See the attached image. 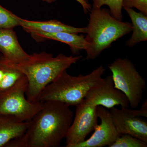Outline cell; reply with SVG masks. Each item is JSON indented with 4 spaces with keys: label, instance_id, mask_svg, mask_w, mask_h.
<instances>
[{
    "label": "cell",
    "instance_id": "ac0fdd59",
    "mask_svg": "<svg viewBox=\"0 0 147 147\" xmlns=\"http://www.w3.org/2000/svg\"><path fill=\"white\" fill-rule=\"evenodd\" d=\"M147 143L129 135L121 134L110 147H147Z\"/></svg>",
    "mask_w": 147,
    "mask_h": 147
},
{
    "label": "cell",
    "instance_id": "603a6c76",
    "mask_svg": "<svg viewBox=\"0 0 147 147\" xmlns=\"http://www.w3.org/2000/svg\"><path fill=\"white\" fill-rule=\"evenodd\" d=\"M84 1H85L87 3H88V1L90 0H84ZM92 1H93V0H92Z\"/></svg>",
    "mask_w": 147,
    "mask_h": 147
},
{
    "label": "cell",
    "instance_id": "44dd1931",
    "mask_svg": "<svg viewBox=\"0 0 147 147\" xmlns=\"http://www.w3.org/2000/svg\"><path fill=\"white\" fill-rule=\"evenodd\" d=\"M125 110L129 113L133 115L139 117H147V100L146 99L142 104V107L139 110H130L127 108H125Z\"/></svg>",
    "mask_w": 147,
    "mask_h": 147
},
{
    "label": "cell",
    "instance_id": "7a4b0ae2",
    "mask_svg": "<svg viewBox=\"0 0 147 147\" xmlns=\"http://www.w3.org/2000/svg\"><path fill=\"white\" fill-rule=\"evenodd\" d=\"M82 57L62 54L55 57L51 53L42 52L33 53L30 60L24 63H11L5 61L26 76L28 82L26 97L31 102H37L45 87Z\"/></svg>",
    "mask_w": 147,
    "mask_h": 147
},
{
    "label": "cell",
    "instance_id": "7c38bea8",
    "mask_svg": "<svg viewBox=\"0 0 147 147\" xmlns=\"http://www.w3.org/2000/svg\"><path fill=\"white\" fill-rule=\"evenodd\" d=\"M16 19L19 26L25 31L29 33L32 32H41L53 33L60 32H67L73 33L86 34L87 28H76L65 25L58 20L48 21H30L23 19L16 16Z\"/></svg>",
    "mask_w": 147,
    "mask_h": 147
},
{
    "label": "cell",
    "instance_id": "52a82bcc",
    "mask_svg": "<svg viewBox=\"0 0 147 147\" xmlns=\"http://www.w3.org/2000/svg\"><path fill=\"white\" fill-rule=\"evenodd\" d=\"M76 107L73 121L65 137L66 147H75L84 142L98 124L97 106L84 98Z\"/></svg>",
    "mask_w": 147,
    "mask_h": 147
},
{
    "label": "cell",
    "instance_id": "4fadbf2b",
    "mask_svg": "<svg viewBox=\"0 0 147 147\" xmlns=\"http://www.w3.org/2000/svg\"><path fill=\"white\" fill-rule=\"evenodd\" d=\"M36 42H40L47 39L53 40L67 44L70 47L72 54L79 55L82 50H86L88 44L83 35L67 32L49 33L41 32H32L29 33Z\"/></svg>",
    "mask_w": 147,
    "mask_h": 147
},
{
    "label": "cell",
    "instance_id": "277c9868",
    "mask_svg": "<svg viewBox=\"0 0 147 147\" xmlns=\"http://www.w3.org/2000/svg\"><path fill=\"white\" fill-rule=\"evenodd\" d=\"M105 70L100 65L87 75L78 76H71L65 70L45 87L38 101L57 100L76 107L85 98L90 90L102 80Z\"/></svg>",
    "mask_w": 147,
    "mask_h": 147
},
{
    "label": "cell",
    "instance_id": "2e32d148",
    "mask_svg": "<svg viewBox=\"0 0 147 147\" xmlns=\"http://www.w3.org/2000/svg\"><path fill=\"white\" fill-rule=\"evenodd\" d=\"M24 75L9 65L2 56H0V92L5 90Z\"/></svg>",
    "mask_w": 147,
    "mask_h": 147
},
{
    "label": "cell",
    "instance_id": "8992f818",
    "mask_svg": "<svg viewBox=\"0 0 147 147\" xmlns=\"http://www.w3.org/2000/svg\"><path fill=\"white\" fill-rule=\"evenodd\" d=\"M28 84L26 77L23 75L13 86L0 92V114L13 116L23 121L31 120L42 108L43 102L27 99Z\"/></svg>",
    "mask_w": 147,
    "mask_h": 147
},
{
    "label": "cell",
    "instance_id": "6da1fadb",
    "mask_svg": "<svg viewBox=\"0 0 147 147\" xmlns=\"http://www.w3.org/2000/svg\"><path fill=\"white\" fill-rule=\"evenodd\" d=\"M74 117L70 106L57 100L43 102L26 131L9 142V147H58L65 138Z\"/></svg>",
    "mask_w": 147,
    "mask_h": 147
},
{
    "label": "cell",
    "instance_id": "9c48e42d",
    "mask_svg": "<svg viewBox=\"0 0 147 147\" xmlns=\"http://www.w3.org/2000/svg\"><path fill=\"white\" fill-rule=\"evenodd\" d=\"M97 114L100 120V124L95 126L90 138L75 147H110L120 136L113 124L109 110L102 106H97Z\"/></svg>",
    "mask_w": 147,
    "mask_h": 147
},
{
    "label": "cell",
    "instance_id": "9a60e30c",
    "mask_svg": "<svg viewBox=\"0 0 147 147\" xmlns=\"http://www.w3.org/2000/svg\"><path fill=\"white\" fill-rule=\"evenodd\" d=\"M131 19L133 27L132 34L126 42L129 47H133L137 43L147 41V16L141 12H137L132 8H124Z\"/></svg>",
    "mask_w": 147,
    "mask_h": 147
},
{
    "label": "cell",
    "instance_id": "8fae6325",
    "mask_svg": "<svg viewBox=\"0 0 147 147\" xmlns=\"http://www.w3.org/2000/svg\"><path fill=\"white\" fill-rule=\"evenodd\" d=\"M0 53L6 61L21 64L31 58L22 48L13 29H0Z\"/></svg>",
    "mask_w": 147,
    "mask_h": 147
},
{
    "label": "cell",
    "instance_id": "ba28073f",
    "mask_svg": "<svg viewBox=\"0 0 147 147\" xmlns=\"http://www.w3.org/2000/svg\"><path fill=\"white\" fill-rule=\"evenodd\" d=\"M85 98L96 106H102L108 109L118 105L123 108L129 106L126 95L115 87L112 75L102 78L90 90Z\"/></svg>",
    "mask_w": 147,
    "mask_h": 147
},
{
    "label": "cell",
    "instance_id": "7402d4cb",
    "mask_svg": "<svg viewBox=\"0 0 147 147\" xmlns=\"http://www.w3.org/2000/svg\"><path fill=\"white\" fill-rule=\"evenodd\" d=\"M56 1V0H42V1L48 3H52L55 2ZM75 1L78 2L81 5L85 13H88L89 11H90L91 10L92 8L91 5L85 1L84 0H75Z\"/></svg>",
    "mask_w": 147,
    "mask_h": 147
},
{
    "label": "cell",
    "instance_id": "d6986e66",
    "mask_svg": "<svg viewBox=\"0 0 147 147\" xmlns=\"http://www.w3.org/2000/svg\"><path fill=\"white\" fill-rule=\"evenodd\" d=\"M18 26L16 15L0 4V29H13Z\"/></svg>",
    "mask_w": 147,
    "mask_h": 147
},
{
    "label": "cell",
    "instance_id": "5b68a950",
    "mask_svg": "<svg viewBox=\"0 0 147 147\" xmlns=\"http://www.w3.org/2000/svg\"><path fill=\"white\" fill-rule=\"evenodd\" d=\"M108 68L112 72L115 87L126 95L129 106L133 109L137 108L142 101L146 84L134 63L128 59L119 58Z\"/></svg>",
    "mask_w": 147,
    "mask_h": 147
},
{
    "label": "cell",
    "instance_id": "5bb4252c",
    "mask_svg": "<svg viewBox=\"0 0 147 147\" xmlns=\"http://www.w3.org/2000/svg\"><path fill=\"white\" fill-rule=\"evenodd\" d=\"M29 121H23L10 115L0 114V147L13 139L22 136L30 125Z\"/></svg>",
    "mask_w": 147,
    "mask_h": 147
},
{
    "label": "cell",
    "instance_id": "30bf717a",
    "mask_svg": "<svg viewBox=\"0 0 147 147\" xmlns=\"http://www.w3.org/2000/svg\"><path fill=\"white\" fill-rule=\"evenodd\" d=\"M112 121L118 132L129 134L147 143V121L142 117L127 112L125 108L113 107L109 110Z\"/></svg>",
    "mask_w": 147,
    "mask_h": 147
},
{
    "label": "cell",
    "instance_id": "3957f363",
    "mask_svg": "<svg viewBox=\"0 0 147 147\" xmlns=\"http://www.w3.org/2000/svg\"><path fill=\"white\" fill-rule=\"evenodd\" d=\"M87 28L86 59H94L117 40L132 32L130 23L119 21L105 9L92 7Z\"/></svg>",
    "mask_w": 147,
    "mask_h": 147
},
{
    "label": "cell",
    "instance_id": "ffe728a7",
    "mask_svg": "<svg viewBox=\"0 0 147 147\" xmlns=\"http://www.w3.org/2000/svg\"><path fill=\"white\" fill-rule=\"evenodd\" d=\"M122 8H136L147 16V0H122Z\"/></svg>",
    "mask_w": 147,
    "mask_h": 147
},
{
    "label": "cell",
    "instance_id": "e0dca14e",
    "mask_svg": "<svg viewBox=\"0 0 147 147\" xmlns=\"http://www.w3.org/2000/svg\"><path fill=\"white\" fill-rule=\"evenodd\" d=\"M93 8H100L102 6L107 5L113 17L119 21L122 20V0H93Z\"/></svg>",
    "mask_w": 147,
    "mask_h": 147
}]
</instances>
